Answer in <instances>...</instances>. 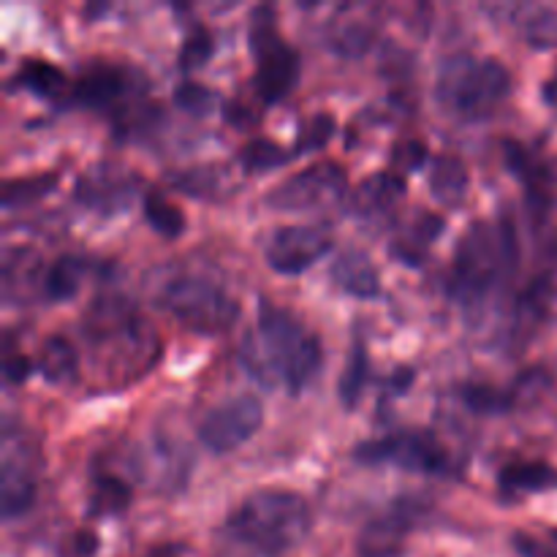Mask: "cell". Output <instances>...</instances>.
Here are the masks:
<instances>
[{
    "label": "cell",
    "mask_w": 557,
    "mask_h": 557,
    "mask_svg": "<svg viewBox=\"0 0 557 557\" xmlns=\"http://www.w3.org/2000/svg\"><path fill=\"white\" fill-rule=\"evenodd\" d=\"M243 362L264 384L281 381L292 395H299L324 362V348L292 310L272 302L259 305L256 335L245 341Z\"/></svg>",
    "instance_id": "obj_1"
},
{
    "label": "cell",
    "mask_w": 557,
    "mask_h": 557,
    "mask_svg": "<svg viewBox=\"0 0 557 557\" xmlns=\"http://www.w3.org/2000/svg\"><path fill=\"white\" fill-rule=\"evenodd\" d=\"M313 528L310 504L294 490L261 487L245 495L226 517V533L250 553L281 557L305 542Z\"/></svg>",
    "instance_id": "obj_2"
},
{
    "label": "cell",
    "mask_w": 557,
    "mask_h": 557,
    "mask_svg": "<svg viewBox=\"0 0 557 557\" xmlns=\"http://www.w3.org/2000/svg\"><path fill=\"white\" fill-rule=\"evenodd\" d=\"M517 267V234L509 221H473L462 232L451 264V294L479 308Z\"/></svg>",
    "instance_id": "obj_3"
},
{
    "label": "cell",
    "mask_w": 557,
    "mask_h": 557,
    "mask_svg": "<svg viewBox=\"0 0 557 557\" xmlns=\"http://www.w3.org/2000/svg\"><path fill=\"white\" fill-rule=\"evenodd\" d=\"M511 74L498 58H473V54H455L444 60L435 79V98L444 112L457 120L490 117L495 109L509 98Z\"/></svg>",
    "instance_id": "obj_4"
},
{
    "label": "cell",
    "mask_w": 557,
    "mask_h": 557,
    "mask_svg": "<svg viewBox=\"0 0 557 557\" xmlns=\"http://www.w3.org/2000/svg\"><path fill=\"white\" fill-rule=\"evenodd\" d=\"M147 79L134 65L92 63L76 76L74 101L114 120L117 131L139 128L152 117L147 103Z\"/></svg>",
    "instance_id": "obj_5"
},
{
    "label": "cell",
    "mask_w": 557,
    "mask_h": 557,
    "mask_svg": "<svg viewBox=\"0 0 557 557\" xmlns=\"http://www.w3.org/2000/svg\"><path fill=\"white\" fill-rule=\"evenodd\" d=\"M248 47L253 54V90L264 103H277L297 87L299 52L281 36L272 5H256L248 16Z\"/></svg>",
    "instance_id": "obj_6"
},
{
    "label": "cell",
    "mask_w": 557,
    "mask_h": 557,
    "mask_svg": "<svg viewBox=\"0 0 557 557\" xmlns=\"http://www.w3.org/2000/svg\"><path fill=\"white\" fill-rule=\"evenodd\" d=\"M161 305L174 321L199 335H223L239 319V302L221 286L201 275H180L163 286Z\"/></svg>",
    "instance_id": "obj_7"
},
{
    "label": "cell",
    "mask_w": 557,
    "mask_h": 557,
    "mask_svg": "<svg viewBox=\"0 0 557 557\" xmlns=\"http://www.w3.org/2000/svg\"><path fill=\"white\" fill-rule=\"evenodd\" d=\"M354 460L362 466H395L417 473H446L451 466L449 449L433 430H403L364 441L354 449Z\"/></svg>",
    "instance_id": "obj_8"
},
{
    "label": "cell",
    "mask_w": 557,
    "mask_h": 557,
    "mask_svg": "<svg viewBox=\"0 0 557 557\" xmlns=\"http://www.w3.org/2000/svg\"><path fill=\"white\" fill-rule=\"evenodd\" d=\"M348 199V174L337 161L308 163L264 194V205L277 212H308Z\"/></svg>",
    "instance_id": "obj_9"
},
{
    "label": "cell",
    "mask_w": 557,
    "mask_h": 557,
    "mask_svg": "<svg viewBox=\"0 0 557 557\" xmlns=\"http://www.w3.org/2000/svg\"><path fill=\"white\" fill-rule=\"evenodd\" d=\"M261 422H264V406H261L259 397L237 395L207 411L196 435L212 455H228V451L248 444L256 430L261 428Z\"/></svg>",
    "instance_id": "obj_10"
},
{
    "label": "cell",
    "mask_w": 557,
    "mask_h": 557,
    "mask_svg": "<svg viewBox=\"0 0 557 557\" xmlns=\"http://www.w3.org/2000/svg\"><path fill=\"white\" fill-rule=\"evenodd\" d=\"M332 250L330 228L315 223H288L277 226L264 239V259L281 275H299L310 270Z\"/></svg>",
    "instance_id": "obj_11"
},
{
    "label": "cell",
    "mask_w": 557,
    "mask_h": 557,
    "mask_svg": "<svg viewBox=\"0 0 557 557\" xmlns=\"http://www.w3.org/2000/svg\"><path fill=\"white\" fill-rule=\"evenodd\" d=\"M419 504L413 500H397L379 517L364 522L362 533L357 539L359 557H400L406 549L408 533L419 522Z\"/></svg>",
    "instance_id": "obj_12"
},
{
    "label": "cell",
    "mask_w": 557,
    "mask_h": 557,
    "mask_svg": "<svg viewBox=\"0 0 557 557\" xmlns=\"http://www.w3.org/2000/svg\"><path fill=\"white\" fill-rule=\"evenodd\" d=\"M136 177L128 169H120L114 163H98L79 174L74 188V199L85 205L87 210H96L101 215H114L125 210L134 199Z\"/></svg>",
    "instance_id": "obj_13"
},
{
    "label": "cell",
    "mask_w": 557,
    "mask_h": 557,
    "mask_svg": "<svg viewBox=\"0 0 557 557\" xmlns=\"http://www.w3.org/2000/svg\"><path fill=\"white\" fill-rule=\"evenodd\" d=\"M379 9L375 5H341L326 27V44L341 58H359L370 49L379 33Z\"/></svg>",
    "instance_id": "obj_14"
},
{
    "label": "cell",
    "mask_w": 557,
    "mask_h": 557,
    "mask_svg": "<svg viewBox=\"0 0 557 557\" xmlns=\"http://www.w3.org/2000/svg\"><path fill=\"white\" fill-rule=\"evenodd\" d=\"M403 196H406V177L395 169H379V172L359 180L354 190H348L346 201L354 215L373 218L392 210Z\"/></svg>",
    "instance_id": "obj_15"
},
{
    "label": "cell",
    "mask_w": 557,
    "mask_h": 557,
    "mask_svg": "<svg viewBox=\"0 0 557 557\" xmlns=\"http://www.w3.org/2000/svg\"><path fill=\"white\" fill-rule=\"evenodd\" d=\"M332 281L343 288L346 294L359 299H373L381 294V275L379 267L373 264L364 250L346 248L335 256L330 270Z\"/></svg>",
    "instance_id": "obj_16"
},
{
    "label": "cell",
    "mask_w": 557,
    "mask_h": 557,
    "mask_svg": "<svg viewBox=\"0 0 557 557\" xmlns=\"http://www.w3.org/2000/svg\"><path fill=\"white\" fill-rule=\"evenodd\" d=\"M5 87L9 90H30L36 96L47 98V101H63L65 92L74 96V85L69 82V76L49 60L36 58L22 60L14 76H9V82H5Z\"/></svg>",
    "instance_id": "obj_17"
},
{
    "label": "cell",
    "mask_w": 557,
    "mask_h": 557,
    "mask_svg": "<svg viewBox=\"0 0 557 557\" xmlns=\"http://www.w3.org/2000/svg\"><path fill=\"white\" fill-rule=\"evenodd\" d=\"M36 500V479H33L30 468L3 449V468H0V509H3V520H14V517L25 515Z\"/></svg>",
    "instance_id": "obj_18"
},
{
    "label": "cell",
    "mask_w": 557,
    "mask_h": 557,
    "mask_svg": "<svg viewBox=\"0 0 557 557\" xmlns=\"http://www.w3.org/2000/svg\"><path fill=\"white\" fill-rule=\"evenodd\" d=\"M44 281H47V267L41 264L36 253H30L27 248H14L5 250L3 256V283H5V299H30L33 288H38V294L44 297Z\"/></svg>",
    "instance_id": "obj_19"
},
{
    "label": "cell",
    "mask_w": 557,
    "mask_h": 557,
    "mask_svg": "<svg viewBox=\"0 0 557 557\" xmlns=\"http://www.w3.org/2000/svg\"><path fill=\"white\" fill-rule=\"evenodd\" d=\"M428 185L441 205H462L468 196V185H471L466 161L460 156H455V152H441V156H435V161L430 163Z\"/></svg>",
    "instance_id": "obj_20"
},
{
    "label": "cell",
    "mask_w": 557,
    "mask_h": 557,
    "mask_svg": "<svg viewBox=\"0 0 557 557\" xmlns=\"http://www.w3.org/2000/svg\"><path fill=\"white\" fill-rule=\"evenodd\" d=\"M498 484L509 495H533L557 490V468L544 460H520L500 468Z\"/></svg>",
    "instance_id": "obj_21"
},
{
    "label": "cell",
    "mask_w": 557,
    "mask_h": 557,
    "mask_svg": "<svg viewBox=\"0 0 557 557\" xmlns=\"http://www.w3.org/2000/svg\"><path fill=\"white\" fill-rule=\"evenodd\" d=\"M444 232V218L433 215V212H419V218L413 223H408L400 234H397L395 243L389 245V253L395 256L403 264H422L428 248L433 239H438V234Z\"/></svg>",
    "instance_id": "obj_22"
},
{
    "label": "cell",
    "mask_w": 557,
    "mask_h": 557,
    "mask_svg": "<svg viewBox=\"0 0 557 557\" xmlns=\"http://www.w3.org/2000/svg\"><path fill=\"white\" fill-rule=\"evenodd\" d=\"M36 370L49 384H71L79 375V357L76 348L63 335H49L38 348Z\"/></svg>",
    "instance_id": "obj_23"
},
{
    "label": "cell",
    "mask_w": 557,
    "mask_h": 557,
    "mask_svg": "<svg viewBox=\"0 0 557 557\" xmlns=\"http://www.w3.org/2000/svg\"><path fill=\"white\" fill-rule=\"evenodd\" d=\"M131 506V484L120 479L117 473H96L87 495V515L90 517H112Z\"/></svg>",
    "instance_id": "obj_24"
},
{
    "label": "cell",
    "mask_w": 557,
    "mask_h": 557,
    "mask_svg": "<svg viewBox=\"0 0 557 557\" xmlns=\"http://www.w3.org/2000/svg\"><path fill=\"white\" fill-rule=\"evenodd\" d=\"M87 275V264L79 256H60L52 264H47V281H44V297L60 302L71 299L79 292L82 281Z\"/></svg>",
    "instance_id": "obj_25"
},
{
    "label": "cell",
    "mask_w": 557,
    "mask_h": 557,
    "mask_svg": "<svg viewBox=\"0 0 557 557\" xmlns=\"http://www.w3.org/2000/svg\"><path fill=\"white\" fill-rule=\"evenodd\" d=\"M294 156V150H286L277 141L267 139V136H256V139L245 141L243 147L237 150V161L245 172H270V169L283 166L288 163Z\"/></svg>",
    "instance_id": "obj_26"
},
{
    "label": "cell",
    "mask_w": 557,
    "mask_h": 557,
    "mask_svg": "<svg viewBox=\"0 0 557 557\" xmlns=\"http://www.w3.org/2000/svg\"><path fill=\"white\" fill-rule=\"evenodd\" d=\"M500 147H504L506 166L515 172V177L520 180V183H525V188L531 190V194L539 196V188L547 183V172H544L542 163H539L536 158H533V152L517 139H504Z\"/></svg>",
    "instance_id": "obj_27"
},
{
    "label": "cell",
    "mask_w": 557,
    "mask_h": 557,
    "mask_svg": "<svg viewBox=\"0 0 557 557\" xmlns=\"http://www.w3.org/2000/svg\"><path fill=\"white\" fill-rule=\"evenodd\" d=\"M145 218L161 237H180L185 232V215L174 201H169L161 190H150L145 196Z\"/></svg>",
    "instance_id": "obj_28"
},
{
    "label": "cell",
    "mask_w": 557,
    "mask_h": 557,
    "mask_svg": "<svg viewBox=\"0 0 557 557\" xmlns=\"http://www.w3.org/2000/svg\"><path fill=\"white\" fill-rule=\"evenodd\" d=\"M368 381H370V357H368V351H364L362 343H357V346L351 348V354H348L346 370H343L341 386H337L343 406L357 408L359 397L364 395V386H368Z\"/></svg>",
    "instance_id": "obj_29"
},
{
    "label": "cell",
    "mask_w": 557,
    "mask_h": 557,
    "mask_svg": "<svg viewBox=\"0 0 557 557\" xmlns=\"http://www.w3.org/2000/svg\"><path fill=\"white\" fill-rule=\"evenodd\" d=\"M460 400L466 403L473 413H482V417H498V413L515 411L509 389H498V386L490 384H462Z\"/></svg>",
    "instance_id": "obj_30"
},
{
    "label": "cell",
    "mask_w": 557,
    "mask_h": 557,
    "mask_svg": "<svg viewBox=\"0 0 557 557\" xmlns=\"http://www.w3.org/2000/svg\"><path fill=\"white\" fill-rule=\"evenodd\" d=\"M223 169L218 166H194V169H185V172H177L172 177V183L177 185L180 190H185V194L190 196H201V199H207V196H221L223 190V183L228 180V174H221Z\"/></svg>",
    "instance_id": "obj_31"
},
{
    "label": "cell",
    "mask_w": 557,
    "mask_h": 557,
    "mask_svg": "<svg viewBox=\"0 0 557 557\" xmlns=\"http://www.w3.org/2000/svg\"><path fill=\"white\" fill-rule=\"evenodd\" d=\"M58 174L41 172V174H27V177H14L3 183V207H20L27 201L41 199L47 190L54 188Z\"/></svg>",
    "instance_id": "obj_32"
},
{
    "label": "cell",
    "mask_w": 557,
    "mask_h": 557,
    "mask_svg": "<svg viewBox=\"0 0 557 557\" xmlns=\"http://www.w3.org/2000/svg\"><path fill=\"white\" fill-rule=\"evenodd\" d=\"M335 114L330 112H315L310 114V117L302 120V125H299L297 131V141H294V156H302V152H313V150H321V147L326 145V141L335 136Z\"/></svg>",
    "instance_id": "obj_33"
},
{
    "label": "cell",
    "mask_w": 557,
    "mask_h": 557,
    "mask_svg": "<svg viewBox=\"0 0 557 557\" xmlns=\"http://www.w3.org/2000/svg\"><path fill=\"white\" fill-rule=\"evenodd\" d=\"M553 386V373L547 368H528L525 373L517 375L515 384L509 386V395L511 403H515V411L517 408H528V406H536L547 389Z\"/></svg>",
    "instance_id": "obj_34"
},
{
    "label": "cell",
    "mask_w": 557,
    "mask_h": 557,
    "mask_svg": "<svg viewBox=\"0 0 557 557\" xmlns=\"http://www.w3.org/2000/svg\"><path fill=\"white\" fill-rule=\"evenodd\" d=\"M215 52V38L212 33L207 30L205 25H196L190 27L188 36L183 38L180 44V52H177V63L183 71H196L207 63Z\"/></svg>",
    "instance_id": "obj_35"
},
{
    "label": "cell",
    "mask_w": 557,
    "mask_h": 557,
    "mask_svg": "<svg viewBox=\"0 0 557 557\" xmlns=\"http://www.w3.org/2000/svg\"><path fill=\"white\" fill-rule=\"evenodd\" d=\"M428 156L430 150L422 139H417V136H403V139H397L395 145H392L389 161L392 169L406 177V172H419V169L428 163Z\"/></svg>",
    "instance_id": "obj_36"
},
{
    "label": "cell",
    "mask_w": 557,
    "mask_h": 557,
    "mask_svg": "<svg viewBox=\"0 0 557 557\" xmlns=\"http://www.w3.org/2000/svg\"><path fill=\"white\" fill-rule=\"evenodd\" d=\"M172 98L174 103L188 114H207L212 112V107L218 103L215 92L207 85H201V82H183V85L174 87Z\"/></svg>",
    "instance_id": "obj_37"
},
{
    "label": "cell",
    "mask_w": 557,
    "mask_h": 557,
    "mask_svg": "<svg viewBox=\"0 0 557 557\" xmlns=\"http://www.w3.org/2000/svg\"><path fill=\"white\" fill-rule=\"evenodd\" d=\"M63 557H92L98 549V536L90 528H79L69 536V542H63Z\"/></svg>",
    "instance_id": "obj_38"
},
{
    "label": "cell",
    "mask_w": 557,
    "mask_h": 557,
    "mask_svg": "<svg viewBox=\"0 0 557 557\" xmlns=\"http://www.w3.org/2000/svg\"><path fill=\"white\" fill-rule=\"evenodd\" d=\"M33 370H36V364H33V359L25 357V354H9V357L3 359V379L5 384L11 386L25 384V381L30 379Z\"/></svg>",
    "instance_id": "obj_39"
},
{
    "label": "cell",
    "mask_w": 557,
    "mask_h": 557,
    "mask_svg": "<svg viewBox=\"0 0 557 557\" xmlns=\"http://www.w3.org/2000/svg\"><path fill=\"white\" fill-rule=\"evenodd\" d=\"M511 544H515L517 555H520V557H557V549L555 547H549V544L539 542V539H533L531 533L517 531L515 536H511Z\"/></svg>",
    "instance_id": "obj_40"
},
{
    "label": "cell",
    "mask_w": 557,
    "mask_h": 557,
    "mask_svg": "<svg viewBox=\"0 0 557 557\" xmlns=\"http://www.w3.org/2000/svg\"><path fill=\"white\" fill-rule=\"evenodd\" d=\"M533 286L542 288L547 297H555L557 294V245L553 250L547 253V259H544L542 264V272H539L536 277H533Z\"/></svg>",
    "instance_id": "obj_41"
},
{
    "label": "cell",
    "mask_w": 557,
    "mask_h": 557,
    "mask_svg": "<svg viewBox=\"0 0 557 557\" xmlns=\"http://www.w3.org/2000/svg\"><path fill=\"white\" fill-rule=\"evenodd\" d=\"M542 98H544V101H547V107L553 109V112L557 114V74L549 76V79L544 82Z\"/></svg>",
    "instance_id": "obj_42"
},
{
    "label": "cell",
    "mask_w": 557,
    "mask_h": 557,
    "mask_svg": "<svg viewBox=\"0 0 557 557\" xmlns=\"http://www.w3.org/2000/svg\"><path fill=\"white\" fill-rule=\"evenodd\" d=\"M141 557H183V553H180V547H174V544H161V547L150 549V553H145Z\"/></svg>",
    "instance_id": "obj_43"
}]
</instances>
